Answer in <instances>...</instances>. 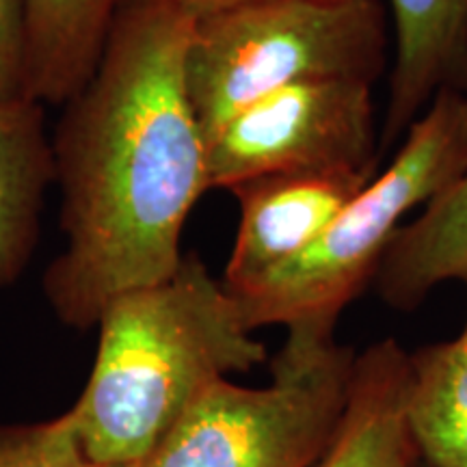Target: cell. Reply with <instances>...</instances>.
I'll return each instance as SVG.
<instances>
[{
    "instance_id": "10",
    "label": "cell",
    "mask_w": 467,
    "mask_h": 467,
    "mask_svg": "<svg viewBox=\"0 0 467 467\" xmlns=\"http://www.w3.org/2000/svg\"><path fill=\"white\" fill-rule=\"evenodd\" d=\"M448 282L467 284V171L396 232L372 285L385 306L411 312Z\"/></svg>"
},
{
    "instance_id": "12",
    "label": "cell",
    "mask_w": 467,
    "mask_h": 467,
    "mask_svg": "<svg viewBox=\"0 0 467 467\" xmlns=\"http://www.w3.org/2000/svg\"><path fill=\"white\" fill-rule=\"evenodd\" d=\"M57 180L42 104L0 102V288L20 275L39 232L46 189Z\"/></svg>"
},
{
    "instance_id": "15",
    "label": "cell",
    "mask_w": 467,
    "mask_h": 467,
    "mask_svg": "<svg viewBox=\"0 0 467 467\" xmlns=\"http://www.w3.org/2000/svg\"><path fill=\"white\" fill-rule=\"evenodd\" d=\"M26 98V0H0V102Z\"/></svg>"
},
{
    "instance_id": "1",
    "label": "cell",
    "mask_w": 467,
    "mask_h": 467,
    "mask_svg": "<svg viewBox=\"0 0 467 467\" xmlns=\"http://www.w3.org/2000/svg\"><path fill=\"white\" fill-rule=\"evenodd\" d=\"M195 17L178 0H124L58 130L66 249L44 290L61 323L91 329L110 301L165 282L210 191L206 139L186 91Z\"/></svg>"
},
{
    "instance_id": "9",
    "label": "cell",
    "mask_w": 467,
    "mask_h": 467,
    "mask_svg": "<svg viewBox=\"0 0 467 467\" xmlns=\"http://www.w3.org/2000/svg\"><path fill=\"white\" fill-rule=\"evenodd\" d=\"M407 388L409 353L394 337L358 353L342 422L314 467H418Z\"/></svg>"
},
{
    "instance_id": "6",
    "label": "cell",
    "mask_w": 467,
    "mask_h": 467,
    "mask_svg": "<svg viewBox=\"0 0 467 467\" xmlns=\"http://www.w3.org/2000/svg\"><path fill=\"white\" fill-rule=\"evenodd\" d=\"M375 102L364 80H309L268 93L206 139L210 189L282 173H377Z\"/></svg>"
},
{
    "instance_id": "16",
    "label": "cell",
    "mask_w": 467,
    "mask_h": 467,
    "mask_svg": "<svg viewBox=\"0 0 467 467\" xmlns=\"http://www.w3.org/2000/svg\"><path fill=\"white\" fill-rule=\"evenodd\" d=\"M178 3L182 5L186 14H191L192 17H202L206 14H213V11L234 7V5H241V3H249V0H178Z\"/></svg>"
},
{
    "instance_id": "3",
    "label": "cell",
    "mask_w": 467,
    "mask_h": 467,
    "mask_svg": "<svg viewBox=\"0 0 467 467\" xmlns=\"http://www.w3.org/2000/svg\"><path fill=\"white\" fill-rule=\"evenodd\" d=\"M465 171L467 96L441 91L409 128L389 167L344 206L317 243L247 288L227 290L247 329H336L344 307L372 284L402 219Z\"/></svg>"
},
{
    "instance_id": "7",
    "label": "cell",
    "mask_w": 467,
    "mask_h": 467,
    "mask_svg": "<svg viewBox=\"0 0 467 467\" xmlns=\"http://www.w3.org/2000/svg\"><path fill=\"white\" fill-rule=\"evenodd\" d=\"M377 173H282L232 189L241 208L236 241L221 282L243 290L303 254Z\"/></svg>"
},
{
    "instance_id": "5",
    "label": "cell",
    "mask_w": 467,
    "mask_h": 467,
    "mask_svg": "<svg viewBox=\"0 0 467 467\" xmlns=\"http://www.w3.org/2000/svg\"><path fill=\"white\" fill-rule=\"evenodd\" d=\"M285 331L268 385L210 383L132 467H314L342 422L358 353L336 329Z\"/></svg>"
},
{
    "instance_id": "4",
    "label": "cell",
    "mask_w": 467,
    "mask_h": 467,
    "mask_svg": "<svg viewBox=\"0 0 467 467\" xmlns=\"http://www.w3.org/2000/svg\"><path fill=\"white\" fill-rule=\"evenodd\" d=\"M388 39L379 0H249L195 17L184 78L203 139L284 87L375 85L388 66Z\"/></svg>"
},
{
    "instance_id": "2",
    "label": "cell",
    "mask_w": 467,
    "mask_h": 467,
    "mask_svg": "<svg viewBox=\"0 0 467 467\" xmlns=\"http://www.w3.org/2000/svg\"><path fill=\"white\" fill-rule=\"evenodd\" d=\"M98 327L89 381L69 411L87 454L104 465L141 463L210 383L268 359L197 255L165 282L110 301Z\"/></svg>"
},
{
    "instance_id": "17",
    "label": "cell",
    "mask_w": 467,
    "mask_h": 467,
    "mask_svg": "<svg viewBox=\"0 0 467 467\" xmlns=\"http://www.w3.org/2000/svg\"><path fill=\"white\" fill-rule=\"evenodd\" d=\"M459 340H463V342H467V318H465V325H463V331H461V334L457 336Z\"/></svg>"
},
{
    "instance_id": "11",
    "label": "cell",
    "mask_w": 467,
    "mask_h": 467,
    "mask_svg": "<svg viewBox=\"0 0 467 467\" xmlns=\"http://www.w3.org/2000/svg\"><path fill=\"white\" fill-rule=\"evenodd\" d=\"M124 0H26V98L61 104L87 85Z\"/></svg>"
},
{
    "instance_id": "8",
    "label": "cell",
    "mask_w": 467,
    "mask_h": 467,
    "mask_svg": "<svg viewBox=\"0 0 467 467\" xmlns=\"http://www.w3.org/2000/svg\"><path fill=\"white\" fill-rule=\"evenodd\" d=\"M394 63L381 150L405 137L441 91L467 96V0H388Z\"/></svg>"
},
{
    "instance_id": "14",
    "label": "cell",
    "mask_w": 467,
    "mask_h": 467,
    "mask_svg": "<svg viewBox=\"0 0 467 467\" xmlns=\"http://www.w3.org/2000/svg\"><path fill=\"white\" fill-rule=\"evenodd\" d=\"M0 467H119L87 454L72 411L35 424L0 426Z\"/></svg>"
},
{
    "instance_id": "13",
    "label": "cell",
    "mask_w": 467,
    "mask_h": 467,
    "mask_svg": "<svg viewBox=\"0 0 467 467\" xmlns=\"http://www.w3.org/2000/svg\"><path fill=\"white\" fill-rule=\"evenodd\" d=\"M407 420L420 463L467 467V342L409 353Z\"/></svg>"
}]
</instances>
